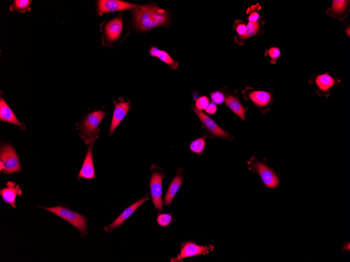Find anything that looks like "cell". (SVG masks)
<instances>
[{
	"mask_svg": "<svg viewBox=\"0 0 350 262\" xmlns=\"http://www.w3.org/2000/svg\"><path fill=\"white\" fill-rule=\"evenodd\" d=\"M133 14L136 27L142 31L163 26L169 19L168 12L156 5H138Z\"/></svg>",
	"mask_w": 350,
	"mask_h": 262,
	"instance_id": "1",
	"label": "cell"
},
{
	"mask_svg": "<svg viewBox=\"0 0 350 262\" xmlns=\"http://www.w3.org/2000/svg\"><path fill=\"white\" fill-rule=\"evenodd\" d=\"M37 207L46 209L70 223L78 229L82 237L87 235L88 224L86 218L83 215L61 206L45 207L38 206Z\"/></svg>",
	"mask_w": 350,
	"mask_h": 262,
	"instance_id": "2",
	"label": "cell"
},
{
	"mask_svg": "<svg viewBox=\"0 0 350 262\" xmlns=\"http://www.w3.org/2000/svg\"><path fill=\"white\" fill-rule=\"evenodd\" d=\"M103 111H96L89 114L80 126L81 136L86 145L93 142L98 138L100 132L99 126L105 117Z\"/></svg>",
	"mask_w": 350,
	"mask_h": 262,
	"instance_id": "3",
	"label": "cell"
},
{
	"mask_svg": "<svg viewBox=\"0 0 350 262\" xmlns=\"http://www.w3.org/2000/svg\"><path fill=\"white\" fill-rule=\"evenodd\" d=\"M250 170L257 172L264 183L267 187L274 189L278 187L279 181L277 175L267 165L260 163L254 157L250 162Z\"/></svg>",
	"mask_w": 350,
	"mask_h": 262,
	"instance_id": "4",
	"label": "cell"
},
{
	"mask_svg": "<svg viewBox=\"0 0 350 262\" xmlns=\"http://www.w3.org/2000/svg\"><path fill=\"white\" fill-rule=\"evenodd\" d=\"M0 160L4 165V173L10 175L22 172L19 157L11 146L5 145L1 148Z\"/></svg>",
	"mask_w": 350,
	"mask_h": 262,
	"instance_id": "5",
	"label": "cell"
},
{
	"mask_svg": "<svg viewBox=\"0 0 350 262\" xmlns=\"http://www.w3.org/2000/svg\"><path fill=\"white\" fill-rule=\"evenodd\" d=\"M158 167L155 165H153L151 170L154 171L152 173L150 182V189L152 194L153 204L155 205L156 209L161 212L162 208V181L163 179V176L160 172L158 171Z\"/></svg>",
	"mask_w": 350,
	"mask_h": 262,
	"instance_id": "6",
	"label": "cell"
},
{
	"mask_svg": "<svg viewBox=\"0 0 350 262\" xmlns=\"http://www.w3.org/2000/svg\"><path fill=\"white\" fill-rule=\"evenodd\" d=\"M180 254L176 258L170 259L171 262H181L186 258L207 255L214 247L212 246H199L192 242L188 241L182 243Z\"/></svg>",
	"mask_w": 350,
	"mask_h": 262,
	"instance_id": "7",
	"label": "cell"
},
{
	"mask_svg": "<svg viewBox=\"0 0 350 262\" xmlns=\"http://www.w3.org/2000/svg\"><path fill=\"white\" fill-rule=\"evenodd\" d=\"M137 6L119 0H100L98 1V10L100 15L109 12L133 9Z\"/></svg>",
	"mask_w": 350,
	"mask_h": 262,
	"instance_id": "8",
	"label": "cell"
},
{
	"mask_svg": "<svg viewBox=\"0 0 350 262\" xmlns=\"http://www.w3.org/2000/svg\"><path fill=\"white\" fill-rule=\"evenodd\" d=\"M194 111L200 119L203 125L213 136L220 137L221 138H230V134L227 131L222 130L217 124L213 121L210 117L206 114L196 108H193Z\"/></svg>",
	"mask_w": 350,
	"mask_h": 262,
	"instance_id": "9",
	"label": "cell"
},
{
	"mask_svg": "<svg viewBox=\"0 0 350 262\" xmlns=\"http://www.w3.org/2000/svg\"><path fill=\"white\" fill-rule=\"evenodd\" d=\"M119 103L115 101V109L113 117L112 125H111L109 135L112 136L117 126L123 120L127 113L129 111L130 100L124 102L123 99L119 98Z\"/></svg>",
	"mask_w": 350,
	"mask_h": 262,
	"instance_id": "10",
	"label": "cell"
},
{
	"mask_svg": "<svg viewBox=\"0 0 350 262\" xmlns=\"http://www.w3.org/2000/svg\"><path fill=\"white\" fill-rule=\"evenodd\" d=\"M151 198L145 197L132 204L129 207L126 208L123 212L119 215L115 221L108 226L104 228V230L107 232H112L116 228L120 227L122 224L129 218L144 202L150 200Z\"/></svg>",
	"mask_w": 350,
	"mask_h": 262,
	"instance_id": "11",
	"label": "cell"
},
{
	"mask_svg": "<svg viewBox=\"0 0 350 262\" xmlns=\"http://www.w3.org/2000/svg\"><path fill=\"white\" fill-rule=\"evenodd\" d=\"M6 186V188L0 191V194L5 203L10 204L12 207L16 208V198L18 196H22V190L19 185L13 182H7Z\"/></svg>",
	"mask_w": 350,
	"mask_h": 262,
	"instance_id": "12",
	"label": "cell"
},
{
	"mask_svg": "<svg viewBox=\"0 0 350 262\" xmlns=\"http://www.w3.org/2000/svg\"><path fill=\"white\" fill-rule=\"evenodd\" d=\"M93 142L89 146L86 158L78 175L79 178L91 180L95 178V171L94 168L92 158V147Z\"/></svg>",
	"mask_w": 350,
	"mask_h": 262,
	"instance_id": "13",
	"label": "cell"
},
{
	"mask_svg": "<svg viewBox=\"0 0 350 262\" xmlns=\"http://www.w3.org/2000/svg\"><path fill=\"white\" fill-rule=\"evenodd\" d=\"M350 1H333L332 5L328 8L327 13L340 21H344L347 16L349 11Z\"/></svg>",
	"mask_w": 350,
	"mask_h": 262,
	"instance_id": "14",
	"label": "cell"
},
{
	"mask_svg": "<svg viewBox=\"0 0 350 262\" xmlns=\"http://www.w3.org/2000/svg\"><path fill=\"white\" fill-rule=\"evenodd\" d=\"M179 172L175 176L171 184H170L165 197L164 204L165 206H169L172 204V200L181 185L183 184V170L181 168H179Z\"/></svg>",
	"mask_w": 350,
	"mask_h": 262,
	"instance_id": "15",
	"label": "cell"
},
{
	"mask_svg": "<svg viewBox=\"0 0 350 262\" xmlns=\"http://www.w3.org/2000/svg\"><path fill=\"white\" fill-rule=\"evenodd\" d=\"M123 29V22L120 18H117L109 22L106 27L107 39L110 41L116 40L120 35Z\"/></svg>",
	"mask_w": 350,
	"mask_h": 262,
	"instance_id": "16",
	"label": "cell"
},
{
	"mask_svg": "<svg viewBox=\"0 0 350 262\" xmlns=\"http://www.w3.org/2000/svg\"><path fill=\"white\" fill-rule=\"evenodd\" d=\"M0 120L19 126L21 128L24 127L2 98L0 99Z\"/></svg>",
	"mask_w": 350,
	"mask_h": 262,
	"instance_id": "17",
	"label": "cell"
},
{
	"mask_svg": "<svg viewBox=\"0 0 350 262\" xmlns=\"http://www.w3.org/2000/svg\"><path fill=\"white\" fill-rule=\"evenodd\" d=\"M226 105L236 115L245 120V112L246 108L242 106L238 99L232 95H227L225 97Z\"/></svg>",
	"mask_w": 350,
	"mask_h": 262,
	"instance_id": "18",
	"label": "cell"
},
{
	"mask_svg": "<svg viewBox=\"0 0 350 262\" xmlns=\"http://www.w3.org/2000/svg\"><path fill=\"white\" fill-rule=\"evenodd\" d=\"M249 99L253 103L259 107H266L272 101V96L270 93L262 91H254L249 95Z\"/></svg>",
	"mask_w": 350,
	"mask_h": 262,
	"instance_id": "19",
	"label": "cell"
},
{
	"mask_svg": "<svg viewBox=\"0 0 350 262\" xmlns=\"http://www.w3.org/2000/svg\"><path fill=\"white\" fill-rule=\"evenodd\" d=\"M150 54L152 57H157L162 62L168 65L172 69L177 68L179 63L173 60L166 52L161 50L157 47H152L150 50Z\"/></svg>",
	"mask_w": 350,
	"mask_h": 262,
	"instance_id": "20",
	"label": "cell"
},
{
	"mask_svg": "<svg viewBox=\"0 0 350 262\" xmlns=\"http://www.w3.org/2000/svg\"><path fill=\"white\" fill-rule=\"evenodd\" d=\"M315 82L320 91L326 92L335 85L336 80L327 73L318 75Z\"/></svg>",
	"mask_w": 350,
	"mask_h": 262,
	"instance_id": "21",
	"label": "cell"
},
{
	"mask_svg": "<svg viewBox=\"0 0 350 262\" xmlns=\"http://www.w3.org/2000/svg\"><path fill=\"white\" fill-rule=\"evenodd\" d=\"M247 30L246 34L242 37H237V41L239 40H244L247 38H249L254 35H258L261 30V24L259 22H250L247 23Z\"/></svg>",
	"mask_w": 350,
	"mask_h": 262,
	"instance_id": "22",
	"label": "cell"
},
{
	"mask_svg": "<svg viewBox=\"0 0 350 262\" xmlns=\"http://www.w3.org/2000/svg\"><path fill=\"white\" fill-rule=\"evenodd\" d=\"M32 1L28 0H16L15 1L13 5L11 7V11L16 10L20 12H25V11H30L31 7L29 5Z\"/></svg>",
	"mask_w": 350,
	"mask_h": 262,
	"instance_id": "23",
	"label": "cell"
},
{
	"mask_svg": "<svg viewBox=\"0 0 350 262\" xmlns=\"http://www.w3.org/2000/svg\"><path fill=\"white\" fill-rule=\"evenodd\" d=\"M206 143L203 138H200L192 142L190 148L194 153L200 154L203 151Z\"/></svg>",
	"mask_w": 350,
	"mask_h": 262,
	"instance_id": "24",
	"label": "cell"
},
{
	"mask_svg": "<svg viewBox=\"0 0 350 262\" xmlns=\"http://www.w3.org/2000/svg\"><path fill=\"white\" fill-rule=\"evenodd\" d=\"M280 50L277 47H272L270 49L267 50L266 56H269L271 58V64H275L277 59L280 56Z\"/></svg>",
	"mask_w": 350,
	"mask_h": 262,
	"instance_id": "25",
	"label": "cell"
},
{
	"mask_svg": "<svg viewBox=\"0 0 350 262\" xmlns=\"http://www.w3.org/2000/svg\"><path fill=\"white\" fill-rule=\"evenodd\" d=\"M210 105V101L206 97H201L195 99V107L201 110H206Z\"/></svg>",
	"mask_w": 350,
	"mask_h": 262,
	"instance_id": "26",
	"label": "cell"
},
{
	"mask_svg": "<svg viewBox=\"0 0 350 262\" xmlns=\"http://www.w3.org/2000/svg\"><path fill=\"white\" fill-rule=\"evenodd\" d=\"M234 29L238 33V37H242L246 34L247 27L245 23L242 21H236L235 23Z\"/></svg>",
	"mask_w": 350,
	"mask_h": 262,
	"instance_id": "27",
	"label": "cell"
},
{
	"mask_svg": "<svg viewBox=\"0 0 350 262\" xmlns=\"http://www.w3.org/2000/svg\"><path fill=\"white\" fill-rule=\"evenodd\" d=\"M211 98L213 103L221 104L225 102V97L223 93L216 91L211 94Z\"/></svg>",
	"mask_w": 350,
	"mask_h": 262,
	"instance_id": "28",
	"label": "cell"
},
{
	"mask_svg": "<svg viewBox=\"0 0 350 262\" xmlns=\"http://www.w3.org/2000/svg\"><path fill=\"white\" fill-rule=\"evenodd\" d=\"M172 221V217L169 214H161L158 216L157 222L161 226L166 227Z\"/></svg>",
	"mask_w": 350,
	"mask_h": 262,
	"instance_id": "29",
	"label": "cell"
},
{
	"mask_svg": "<svg viewBox=\"0 0 350 262\" xmlns=\"http://www.w3.org/2000/svg\"><path fill=\"white\" fill-rule=\"evenodd\" d=\"M258 11H253L250 13V16L247 18V20L250 22H257L260 18V16Z\"/></svg>",
	"mask_w": 350,
	"mask_h": 262,
	"instance_id": "30",
	"label": "cell"
},
{
	"mask_svg": "<svg viewBox=\"0 0 350 262\" xmlns=\"http://www.w3.org/2000/svg\"><path fill=\"white\" fill-rule=\"evenodd\" d=\"M218 110V107L217 105L213 103L210 104L208 107L206 109V112L207 113L210 115L215 114Z\"/></svg>",
	"mask_w": 350,
	"mask_h": 262,
	"instance_id": "31",
	"label": "cell"
},
{
	"mask_svg": "<svg viewBox=\"0 0 350 262\" xmlns=\"http://www.w3.org/2000/svg\"><path fill=\"white\" fill-rule=\"evenodd\" d=\"M347 32H348V33L347 35H348L349 36H350V28H349V27L348 28V31H346V33H347Z\"/></svg>",
	"mask_w": 350,
	"mask_h": 262,
	"instance_id": "32",
	"label": "cell"
}]
</instances>
